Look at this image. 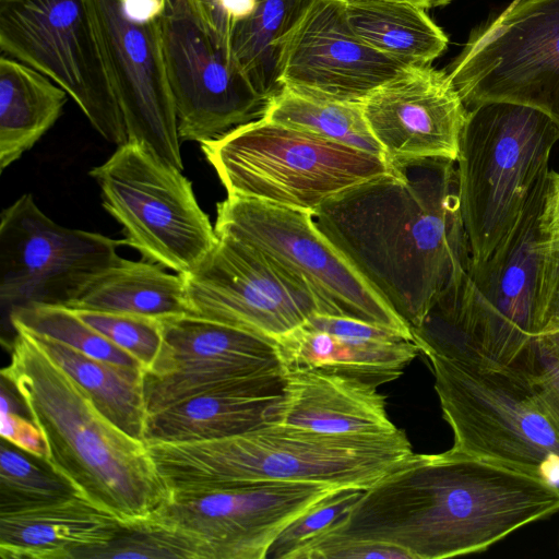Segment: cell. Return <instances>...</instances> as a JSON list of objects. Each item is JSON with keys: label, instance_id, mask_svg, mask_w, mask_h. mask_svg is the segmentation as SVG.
<instances>
[{"label": "cell", "instance_id": "cell-3", "mask_svg": "<svg viewBox=\"0 0 559 559\" xmlns=\"http://www.w3.org/2000/svg\"><path fill=\"white\" fill-rule=\"evenodd\" d=\"M1 378L41 430L46 462L76 495L124 526L146 520L170 500L146 443L105 417L27 331L14 329L11 359Z\"/></svg>", "mask_w": 559, "mask_h": 559}, {"label": "cell", "instance_id": "cell-41", "mask_svg": "<svg viewBox=\"0 0 559 559\" xmlns=\"http://www.w3.org/2000/svg\"><path fill=\"white\" fill-rule=\"evenodd\" d=\"M544 235L559 234V173L550 170L548 192L542 216Z\"/></svg>", "mask_w": 559, "mask_h": 559}, {"label": "cell", "instance_id": "cell-30", "mask_svg": "<svg viewBox=\"0 0 559 559\" xmlns=\"http://www.w3.org/2000/svg\"><path fill=\"white\" fill-rule=\"evenodd\" d=\"M261 119L384 158L383 150L364 117L361 103L314 98L283 88L269 100Z\"/></svg>", "mask_w": 559, "mask_h": 559}, {"label": "cell", "instance_id": "cell-27", "mask_svg": "<svg viewBox=\"0 0 559 559\" xmlns=\"http://www.w3.org/2000/svg\"><path fill=\"white\" fill-rule=\"evenodd\" d=\"M350 28L366 44L407 66H429L448 37L415 4L399 0H344Z\"/></svg>", "mask_w": 559, "mask_h": 559}, {"label": "cell", "instance_id": "cell-26", "mask_svg": "<svg viewBox=\"0 0 559 559\" xmlns=\"http://www.w3.org/2000/svg\"><path fill=\"white\" fill-rule=\"evenodd\" d=\"M68 93L14 59L0 58V169L3 171L56 123Z\"/></svg>", "mask_w": 559, "mask_h": 559}, {"label": "cell", "instance_id": "cell-11", "mask_svg": "<svg viewBox=\"0 0 559 559\" xmlns=\"http://www.w3.org/2000/svg\"><path fill=\"white\" fill-rule=\"evenodd\" d=\"M445 72L467 109L524 105L559 128V0H513L472 29Z\"/></svg>", "mask_w": 559, "mask_h": 559}, {"label": "cell", "instance_id": "cell-5", "mask_svg": "<svg viewBox=\"0 0 559 559\" xmlns=\"http://www.w3.org/2000/svg\"><path fill=\"white\" fill-rule=\"evenodd\" d=\"M550 170L489 257L472 261L465 278L444 289L411 328L425 356L475 367L527 368L536 335L538 245Z\"/></svg>", "mask_w": 559, "mask_h": 559}, {"label": "cell", "instance_id": "cell-21", "mask_svg": "<svg viewBox=\"0 0 559 559\" xmlns=\"http://www.w3.org/2000/svg\"><path fill=\"white\" fill-rule=\"evenodd\" d=\"M269 421L329 435H383L397 430L378 388L319 370L284 371L283 395Z\"/></svg>", "mask_w": 559, "mask_h": 559}, {"label": "cell", "instance_id": "cell-6", "mask_svg": "<svg viewBox=\"0 0 559 559\" xmlns=\"http://www.w3.org/2000/svg\"><path fill=\"white\" fill-rule=\"evenodd\" d=\"M558 141L557 124L535 108L495 102L467 109L455 164L472 261L487 259L510 231Z\"/></svg>", "mask_w": 559, "mask_h": 559}, {"label": "cell", "instance_id": "cell-31", "mask_svg": "<svg viewBox=\"0 0 559 559\" xmlns=\"http://www.w3.org/2000/svg\"><path fill=\"white\" fill-rule=\"evenodd\" d=\"M9 324L61 342L92 358L144 373L142 365L83 322L73 309L58 305H31L11 312Z\"/></svg>", "mask_w": 559, "mask_h": 559}, {"label": "cell", "instance_id": "cell-28", "mask_svg": "<svg viewBox=\"0 0 559 559\" xmlns=\"http://www.w3.org/2000/svg\"><path fill=\"white\" fill-rule=\"evenodd\" d=\"M314 0H254L251 11L234 22L228 46L257 92L269 100L282 91L285 48Z\"/></svg>", "mask_w": 559, "mask_h": 559}, {"label": "cell", "instance_id": "cell-17", "mask_svg": "<svg viewBox=\"0 0 559 559\" xmlns=\"http://www.w3.org/2000/svg\"><path fill=\"white\" fill-rule=\"evenodd\" d=\"M183 278L192 316L272 341L319 313L300 280L230 237H218L215 248Z\"/></svg>", "mask_w": 559, "mask_h": 559}, {"label": "cell", "instance_id": "cell-36", "mask_svg": "<svg viewBox=\"0 0 559 559\" xmlns=\"http://www.w3.org/2000/svg\"><path fill=\"white\" fill-rule=\"evenodd\" d=\"M559 325V234L543 235L538 245L536 334Z\"/></svg>", "mask_w": 559, "mask_h": 559}, {"label": "cell", "instance_id": "cell-16", "mask_svg": "<svg viewBox=\"0 0 559 559\" xmlns=\"http://www.w3.org/2000/svg\"><path fill=\"white\" fill-rule=\"evenodd\" d=\"M128 142L182 170L157 0H88Z\"/></svg>", "mask_w": 559, "mask_h": 559}, {"label": "cell", "instance_id": "cell-2", "mask_svg": "<svg viewBox=\"0 0 559 559\" xmlns=\"http://www.w3.org/2000/svg\"><path fill=\"white\" fill-rule=\"evenodd\" d=\"M352 187L313 218L378 294L416 326L472 263L454 160L425 158Z\"/></svg>", "mask_w": 559, "mask_h": 559}, {"label": "cell", "instance_id": "cell-23", "mask_svg": "<svg viewBox=\"0 0 559 559\" xmlns=\"http://www.w3.org/2000/svg\"><path fill=\"white\" fill-rule=\"evenodd\" d=\"M284 371L319 370L376 388L397 379L418 355L414 341L332 333L302 323L275 341Z\"/></svg>", "mask_w": 559, "mask_h": 559}, {"label": "cell", "instance_id": "cell-10", "mask_svg": "<svg viewBox=\"0 0 559 559\" xmlns=\"http://www.w3.org/2000/svg\"><path fill=\"white\" fill-rule=\"evenodd\" d=\"M90 176L100 189L103 206L122 227V245L144 260L185 275L217 245L191 182L143 146H118Z\"/></svg>", "mask_w": 559, "mask_h": 559}, {"label": "cell", "instance_id": "cell-32", "mask_svg": "<svg viewBox=\"0 0 559 559\" xmlns=\"http://www.w3.org/2000/svg\"><path fill=\"white\" fill-rule=\"evenodd\" d=\"M0 451V512L31 508L76 493L49 465L34 463L4 443Z\"/></svg>", "mask_w": 559, "mask_h": 559}, {"label": "cell", "instance_id": "cell-15", "mask_svg": "<svg viewBox=\"0 0 559 559\" xmlns=\"http://www.w3.org/2000/svg\"><path fill=\"white\" fill-rule=\"evenodd\" d=\"M346 487L314 481L258 480L223 490L171 496L147 520L190 544L197 559H265L299 515Z\"/></svg>", "mask_w": 559, "mask_h": 559}, {"label": "cell", "instance_id": "cell-14", "mask_svg": "<svg viewBox=\"0 0 559 559\" xmlns=\"http://www.w3.org/2000/svg\"><path fill=\"white\" fill-rule=\"evenodd\" d=\"M122 241L61 226L26 193L1 212L0 302L12 311L31 305L68 307L121 257Z\"/></svg>", "mask_w": 559, "mask_h": 559}, {"label": "cell", "instance_id": "cell-4", "mask_svg": "<svg viewBox=\"0 0 559 559\" xmlns=\"http://www.w3.org/2000/svg\"><path fill=\"white\" fill-rule=\"evenodd\" d=\"M146 445L171 496L258 480L366 490L414 453L400 429L383 435H329L274 423L227 438Z\"/></svg>", "mask_w": 559, "mask_h": 559}, {"label": "cell", "instance_id": "cell-12", "mask_svg": "<svg viewBox=\"0 0 559 559\" xmlns=\"http://www.w3.org/2000/svg\"><path fill=\"white\" fill-rule=\"evenodd\" d=\"M0 48L62 87L107 142H128L88 0H0Z\"/></svg>", "mask_w": 559, "mask_h": 559}, {"label": "cell", "instance_id": "cell-39", "mask_svg": "<svg viewBox=\"0 0 559 559\" xmlns=\"http://www.w3.org/2000/svg\"><path fill=\"white\" fill-rule=\"evenodd\" d=\"M189 2L203 23L228 45L234 22L251 11L254 0H189Z\"/></svg>", "mask_w": 559, "mask_h": 559}, {"label": "cell", "instance_id": "cell-19", "mask_svg": "<svg viewBox=\"0 0 559 559\" xmlns=\"http://www.w3.org/2000/svg\"><path fill=\"white\" fill-rule=\"evenodd\" d=\"M407 67L354 33L344 0H314L285 48L280 82L300 95L361 103Z\"/></svg>", "mask_w": 559, "mask_h": 559}, {"label": "cell", "instance_id": "cell-37", "mask_svg": "<svg viewBox=\"0 0 559 559\" xmlns=\"http://www.w3.org/2000/svg\"><path fill=\"white\" fill-rule=\"evenodd\" d=\"M293 559H411V556L391 545L322 536L301 547Z\"/></svg>", "mask_w": 559, "mask_h": 559}, {"label": "cell", "instance_id": "cell-25", "mask_svg": "<svg viewBox=\"0 0 559 559\" xmlns=\"http://www.w3.org/2000/svg\"><path fill=\"white\" fill-rule=\"evenodd\" d=\"M159 264L121 258L105 270L68 307L166 320L191 314L183 275Z\"/></svg>", "mask_w": 559, "mask_h": 559}, {"label": "cell", "instance_id": "cell-40", "mask_svg": "<svg viewBox=\"0 0 559 559\" xmlns=\"http://www.w3.org/2000/svg\"><path fill=\"white\" fill-rule=\"evenodd\" d=\"M526 370L532 383L559 417V369L539 356L534 349Z\"/></svg>", "mask_w": 559, "mask_h": 559}, {"label": "cell", "instance_id": "cell-9", "mask_svg": "<svg viewBox=\"0 0 559 559\" xmlns=\"http://www.w3.org/2000/svg\"><path fill=\"white\" fill-rule=\"evenodd\" d=\"M217 237L238 240L300 280L319 313L393 329L413 341L411 325L320 230L312 213L227 195L216 205Z\"/></svg>", "mask_w": 559, "mask_h": 559}, {"label": "cell", "instance_id": "cell-24", "mask_svg": "<svg viewBox=\"0 0 559 559\" xmlns=\"http://www.w3.org/2000/svg\"><path fill=\"white\" fill-rule=\"evenodd\" d=\"M284 377L190 397L147 415L145 443H176L238 436L269 424L283 395Z\"/></svg>", "mask_w": 559, "mask_h": 559}, {"label": "cell", "instance_id": "cell-7", "mask_svg": "<svg viewBox=\"0 0 559 559\" xmlns=\"http://www.w3.org/2000/svg\"><path fill=\"white\" fill-rule=\"evenodd\" d=\"M201 148L227 195L312 214L334 195L392 171L382 156L263 119Z\"/></svg>", "mask_w": 559, "mask_h": 559}, {"label": "cell", "instance_id": "cell-20", "mask_svg": "<svg viewBox=\"0 0 559 559\" xmlns=\"http://www.w3.org/2000/svg\"><path fill=\"white\" fill-rule=\"evenodd\" d=\"M361 108L389 165L456 162L467 108L445 71L409 66L370 93Z\"/></svg>", "mask_w": 559, "mask_h": 559}, {"label": "cell", "instance_id": "cell-22", "mask_svg": "<svg viewBox=\"0 0 559 559\" xmlns=\"http://www.w3.org/2000/svg\"><path fill=\"white\" fill-rule=\"evenodd\" d=\"M115 516L74 493L0 512L2 559H85L122 531Z\"/></svg>", "mask_w": 559, "mask_h": 559}, {"label": "cell", "instance_id": "cell-38", "mask_svg": "<svg viewBox=\"0 0 559 559\" xmlns=\"http://www.w3.org/2000/svg\"><path fill=\"white\" fill-rule=\"evenodd\" d=\"M1 437L21 451L46 461L47 444L44 435L33 419H26L14 409L11 395L1 385Z\"/></svg>", "mask_w": 559, "mask_h": 559}, {"label": "cell", "instance_id": "cell-29", "mask_svg": "<svg viewBox=\"0 0 559 559\" xmlns=\"http://www.w3.org/2000/svg\"><path fill=\"white\" fill-rule=\"evenodd\" d=\"M28 333L88 394L105 417L130 437L144 441L148 413L143 392V372L92 358L61 342Z\"/></svg>", "mask_w": 559, "mask_h": 559}, {"label": "cell", "instance_id": "cell-34", "mask_svg": "<svg viewBox=\"0 0 559 559\" xmlns=\"http://www.w3.org/2000/svg\"><path fill=\"white\" fill-rule=\"evenodd\" d=\"M86 558L197 559V555L179 535L146 519L134 525L123 526L108 545L91 551Z\"/></svg>", "mask_w": 559, "mask_h": 559}, {"label": "cell", "instance_id": "cell-18", "mask_svg": "<svg viewBox=\"0 0 559 559\" xmlns=\"http://www.w3.org/2000/svg\"><path fill=\"white\" fill-rule=\"evenodd\" d=\"M162 325V353L143 374L148 414L193 396L284 377L275 341L192 314Z\"/></svg>", "mask_w": 559, "mask_h": 559}, {"label": "cell", "instance_id": "cell-42", "mask_svg": "<svg viewBox=\"0 0 559 559\" xmlns=\"http://www.w3.org/2000/svg\"><path fill=\"white\" fill-rule=\"evenodd\" d=\"M536 353L559 369V325L543 329L533 338Z\"/></svg>", "mask_w": 559, "mask_h": 559}, {"label": "cell", "instance_id": "cell-1", "mask_svg": "<svg viewBox=\"0 0 559 559\" xmlns=\"http://www.w3.org/2000/svg\"><path fill=\"white\" fill-rule=\"evenodd\" d=\"M558 511L559 486L549 478L451 448L413 453L317 537L385 544L411 559H441L485 551Z\"/></svg>", "mask_w": 559, "mask_h": 559}, {"label": "cell", "instance_id": "cell-43", "mask_svg": "<svg viewBox=\"0 0 559 559\" xmlns=\"http://www.w3.org/2000/svg\"><path fill=\"white\" fill-rule=\"evenodd\" d=\"M399 1L408 2V3L415 4V5L420 7L426 10L429 8L445 5V4L450 3L452 0H399Z\"/></svg>", "mask_w": 559, "mask_h": 559}, {"label": "cell", "instance_id": "cell-33", "mask_svg": "<svg viewBox=\"0 0 559 559\" xmlns=\"http://www.w3.org/2000/svg\"><path fill=\"white\" fill-rule=\"evenodd\" d=\"M73 310L88 326L133 356L144 372L153 368L164 346L160 320L129 313Z\"/></svg>", "mask_w": 559, "mask_h": 559}, {"label": "cell", "instance_id": "cell-35", "mask_svg": "<svg viewBox=\"0 0 559 559\" xmlns=\"http://www.w3.org/2000/svg\"><path fill=\"white\" fill-rule=\"evenodd\" d=\"M362 491L359 488H341L317 502L278 535L270 547L266 559H293L301 547L343 516Z\"/></svg>", "mask_w": 559, "mask_h": 559}, {"label": "cell", "instance_id": "cell-8", "mask_svg": "<svg viewBox=\"0 0 559 559\" xmlns=\"http://www.w3.org/2000/svg\"><path fill=\"white\" fill-rule=\"evenodd\" d=\"M426 357L453 450L559 479V417L526 371Z\"/></svg>", "mask_w": 559, "mask_h": 559}, {"label": "cell", "instance_id": "cell-13", "mask_svg": "<svg viewBox=\"0 0 559 559\" xmlns=\"http://www.w3.org/2000/svg\"><path fill=\"white\" fill-rule=\"evenodd\" d=\"M157 22L180 139L201 144L262 118L267 102L189 0H157Z\"/></svg>", "mask_w": 559, "mask_h": 559}]
</instances>
